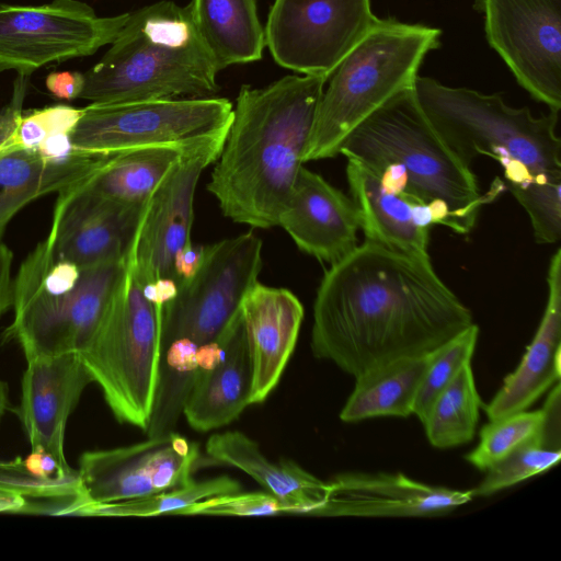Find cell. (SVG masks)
Masks as SVG:
<instances>
[{
  "mask_svg": "<svg viewBox=\"0 0 561 561\" xmlns=\"http://www.w3.org/2000/svg\"><path fill=\"white\" fill-rule=\"evenodd\" d=\"M472 323L431 261L366 240L319 285L311 351L356 378L396 358L432 354Z\"/></svg>",
  "mask_w": 561,
  "mask_h": 561,
  "instance_id": "cell-1",
  "label": "cell"
},
{
  "mask_svg": "<svg viewBox=\"0 0 561 561\" xmlns=\"http://www.w3.org/2000/svg\"><path fill=\"white\" fill-rule=\"evenodd\" d=\"M327 79L285 76L240 88L207 190L225 217L252 228L278 225L300 168Z\"/></svg>",
  "mask_w": 561,
  "mask_h": 561,
  "instance_id": "cell-2",
  "label": "cell"
},
{
  "mask_svg": "<svg viewBox=\"0 0 561 561\" xmlns=\"http://www.w3.org/2000/svg\"><path fill=\"white\" fill-rule=\"evenodd\" d=\"M262 240L253 232L203 247L197 270L161 308L158 385L150 427L173 431L191 389L259 282Z\"/></svg>",
  "mask_w": 561,
  "mask_h": 561,
  "instance_id": "cell-3",
  "label": "cell"
},
{
  "mask_svg": "<svg viewBox=\"0 0 561 561\" xmlns=\"http://www.w3.org/2000/svg\"><path fill=\"white\" fill-rule=\"evenodd\" d=\"M340 154L374 172L390 192L426 206L434 225L468 233L482 205L501 192L481 194L465 165L421 108L414 87L400 91L359 124Z\"/></svg>",
  "mask_w": 561,
  "mask_h": 561,
  "instance_id": "cell-4",
  "label": "cell"
},
{
  "mask_svg": "<svg viewBox=\"0 0 561 561\" xmlns=\"http://www.w3.org/2000/svg\"><path fill=\"white\" fill-rule=\"evenodd\" d=\"M218 72L188 7L161 0L128 14L104 56L83 73L79 98L91 103L208 98L219 90Z\"/></svg>",
  "mask_w": 561,
  "mask_h": 561,
  "instance_id": "cell-5",
  "label": "cell"
},
{
  "mask_svg": "<svg viewBox=\"0 0 561 561\" xmlns=\"http://www.w3.org/2000/svg\"><path fill=\"white\" fill-rule=\"evenodd\" d=\"M414 93L435 130L465 165L470 168L479 156L497 160L513 195L561 184L559 113L537 117L527 106L508 105L500 93L451 88L428 77L415 78Z\"/></svg>",
  "mask_w": 561,
  "mask_h": 561,
  "instance_id": "cell-6",
  "label": "cell"
},
{
  "mask_svg": "<svg viewBox=\"0 0 561 561\" xmlns=\"http://www.w3.org/2000/svg\"><path fill=\"white\" fill-rule=\"evenodd\" d=\"M126 257L80 266L38 242L14 278V316L2 342H18L26 360L81 354L105 318Z\"/></svg>",
  "mask_w": 561,
  "mask_h": 561,
  "instance_id": "cell-7",
  "label": "cell"
},
{
  "mask_svg": "<svg viewBox=\"0 0 561 561\" xmlns=\"http://www.w3.org/2000/svg\"><path fill=\"white\" fill-rule=\"evenodd\" d=\"M440 33L423 24L378 19L329 77L304 163L340 154L359 124L394 94L413 88L424 57L439 46Z\"/></svg>",
  "mask_w": 561,
  "mask_h": 561,
  "instance_id": "cell-8",
  "label": "cell"
},
{
  "mask_svg": "<svg viewBox=\"0 0 561 561\" xmlns=\"http://www.w3.org/2000/svg\"><path fill=\"white\" fill-rule=\"evenodd\" d=\"M144 285L127 253L105 318L80 356L115 419L146 432L158 385L162 306L147 298Z\"/></svg>",
  "mask_w": 561,
  "mask_h": 561,
  "instance_id": "cell-9",
  "label": "cell"
},
{
  "mask_svg": "<svg viewBox=\"0 0 561 561\" xmlns=\"http://www.w3.org/2000/svg\"><path fill=\"white\" fill-rule=\"evenodd\" d=\"M225 98H181L90 103L71 133L77 151L111 154L141 147L185 142L230 125Z\"/></svg>",
  "mask_w": 561,
  "mask_h": 561,
  "instance_id": "cell-10",
  "label": "cell"
},
{
  "mask_svg": "<svg viewBox=\"0 0 561 561\" xmlns=\"http://www.w3.org/2000/svg\"><path fill=\"white\" fill-rule=\"evenodd\" d=\"M129 13L100 16L79 0L0 5V72L30 76L53 61L93 55L111 44Z\"/></svg>",
  "mask_w": 561,
  "mask_h": 561,
  "instance_id": "cell-11",
  "label": "cell"
},
{
  "mask_svg": "<svg viewBox=\"0 0 561 561\" xmlns=\"http://www.w3.org/2000/svg\"><path fill=\"white\" fill-rule=\"evenodd\" d=\"M229 126L191 140L144 204L128 254L145 285L175 282V256L191 243L198 180L219 158Z\"/></svg>",
  "mask_w": 561,
  "mask_h": 561,
  "instance_id": "cell-12",
  "label": "cell"
},
{
  "mask_svg": "<svg viewBox=\"0 0 561 561\" xmlns=\"http://www.w3.org/2000/svg\"><path fill=\"white\" fill-rule=\"evenodd\" d=\"M377 20L370 0H275L265 46L279 66L328 80Z\"/></svg>",
  "mask_w": 561,
  "mask_h": 561,
  "instance_id": "cell-13",
  "label": "cell"
},
{
  "mask_svg": "<svg viewBox=\"0 0 561 561\" xmlns=\"http://www.w3.org/2000/svg\"><path fill=\"white\" fill-rule=\"evenodd\" d=\"M490 46L550 112L561 107V0H478Z\"/></svg>",
  "mask_w": 561,
  "mask_h": 561,
  "instance_id": "cell-14",
  "label": "cell"
},
{
  "mask_svg": "<svg viewBox=\"0 0 561 561\" xmlns=\"http://www.w3.org/2000/svg\"><path fill=\"white\" fill-rule=\"evenodd\" d=\"M199 458L198 445L174 431L130 446L85 451L78 470L85 503L77 513L90 504L134 501L185 485Z\"/></svg>",
  "mask_w": 561,
  "mask_h": 561,
  "instance_id": "cell-15",
  "label": "cell"
},
{
  "mask_svg": "<svg viewBox=\"0 0 561 561\" xmlns=\"http://www.w3.org/2000/svg\"><path fill=\"white\" fill-rule=\"evenodd\" d=\"M142 206L101 197L78 184L58 193L45 240L56 255L80 266L123 259L133 243Z\"/></svg>",
  "mask_w": 561,
  "mask_h": 561,
  "instance_id": "cell-16",
  "label": "cell"
},
{
  "mask_svg": "<svg viewBox=\"0 0 561 561\" xmlns=\"http://www.w3.org/2000/svg\"><path fill=\"white\" fill-rule=\"evenodd\" d=\"M322 517H422L447 514L472 500V490L428 485L402 473H340L330 481Z\"/></svg>",
  "mask_w": 561,
  "mask_h": 561,
  "instance_id": "cell-17",
  "label": "cell"
},
{
  "mask_svg": "<svg viewBox=\"0 0 561 561\" xmlns=\"http://www.w3.org/2000/svg\"><path fill=\"white\" fill-rule=\"evenodd\" d=\"M277 226L302 252L333 265L357 248L360 218L352 198L302 165Z\"/></svg>",
  "mask_w": 561,
  "mask_h": 561,
  "instance_id": "cell-18",
  "label": "cell"
},
{
  "mask_svg": "<svg viewBox=\"0 0 561 561\" xmlns=\"http://www.w3.org/2000/svg\"><path fill=\"white\" fill-rule=\"evenodd\" d=\"M26 363L16 415L31 448L50 453L70 470L64 453L66 424L92 378L78 353L38 356Z\"/></svg>",
  "mask_w": 561,
  "mask_h": 561,
  "instance_id": "cell-19",
  "label": "cell"
},
{
  "mask_svg": "<svg viewBox=\"0 0 561 561\" xmlns=\"http://www.w3.org/2000/svg\"><path fill=\"white\" fill-rule=\"evenodd\" d=\"M241 317L252 363L251 404L265 401L294 352L304 307L288 289L256 283L241 304Z\"/></svg>",
  "mask_w": 561,
  "mask_h": 561,
  "instance_id": "cell-20",
  "label": "cell"
},
{
  "mask_svg": "<svg viewBox=\"0 0 561 561\" xmlns=\"http://www.w3.org/2000/svg\"><path fill=\"white\" fill-rule=\"evenodd\" d=\"M251 392L252 363L240 308L222 333L215 357L198 374L183 415L195 431L220 428L251 404Z\"/></svg>",
  "mask_w": 561,
  "mask_h": 561,
  "instance_id": "cell-21",
  "label": "cell"
},
{
  "mask_svg": "<svg viewBox=\"0 0 561 561\" xmlns=\"http://www.w3.org/2000/svg\"><path fill=\"white\" fill-rule=\"evenodd\" d=\"M346 176L366 240L431 261L427 250L428 229L434 225L431 210L388 191L374 172L357 161L347 159Z\"/></svg>",
  "mask_w": 561,
  "mask_h": 561,
  "instance_id": "cell-22",
  "label": "cell"
},
{
  "mask_svg": "<svg viewBox=\"0 0 561 561\" xmlns=\"http://www.w3.org/2000/svg\"><path fill=\"white\" fill-rule=\"evenodd\" d=\"M548 299L536 335L517 368L485 405L489 420L527 410L560 380L561 353V250L551 256Z\"/></svg>",
  "mask_w": 561,
  "mask_h": 561,
  "instance_id": "cell-23",
  "label": "cell"
},
{
  "mask_svg": "<svg viewBox=\"0 0 561 561\" xmlns=\"http://www.w3.org/2000/svg\"><path fill=\"white\" fill-rule=\"evenodd\" d=\"M206 453L214 461L234 467L253 478L278 500L284 513L313 516L327 500L328 482L294 461H272L256 442L241 432L211 435L206 443Z\"/></svg>",
  "mask_w": 561,
  "mask_h": 561,
  "instance_id": "cell-24",
  "label": "cell"
},
{
  "mask_svg": "<svg viewBox=\"0 0 561 561\" xmlns=\"http://www.w3.org/2000/svg\"><path fill=\"white\" fill-rule=\"evenodd\" d=\"M115 154L80 153L67 161H50L37 150L15 149L1 153L0 238L8 222L26 204L89 181Z\"/></svg>",
  "mask_w": 561,
  "mask_h": 561,
  "instance_id": "cell-25",
  "label": "cell"
},
{
  "mask_svg": "<svg viewBox=\"0 0 561 561\" xmlns=\"http://www.w3.org/2000/svg\"><path fill=\"white\" fill-rule=\"evenodd\" d=\"M187 7L219 71L262 58L265 34L256 0H192Z\"/></svg>",
  "mask_w": 561,
  "mask_h": 561,
  "instance_id": "cell-26",
  "label": "cell"
},
{
  "mask_svg": "<svg viewBox=\"0 0 561 561\" xmlns=\"http://www.w3.org/2000/svg\"><path fill=\"white\" fill-rule=\"evenodd\" d=\"M435 353L396 358L356 377L341 420L352 423L376 416L405 417L413 413L420 385Z\"/></svg>",
  "mask_w": 561,
  "mask_h": 561,
  "instance_id": "cell-27",
  "label": "cell"
},
{
  "mask_svg": "<svg viewBox=\"0 0 561 561\" xmlns=\"http://www.w3.org/2000/svg\"><path fill=\"white\" fill-rule=\"evenodd\" d=\"M190 141L118 152L83 186L101 197L142 206Z\"/></svg>",
  "mask_w": 561,
  "mask_h": 561,
  "instance_id": "cell-28",
  "label": "cell"
},
{
  "mask_svg": "<svg viewBox=\"0 0 561 561\" xmlns=\"http://www.w3.org/2000/svg\"><path fill=\"white\" fill-rule=\"evenodd\" d=\"M545 420L540 431L512 454L485 472L480 484L472 490L476 496H488L510 488L556 466L561 458L560 383L548 396Z\"/></svg>",
  "mask_w": 561,
  "mask_h": 561,
  "instance_id": "cell-29",
  "label": "cell"
},
{
  "mask_svg": "<svg viewBox=\"0 0 561 561\" xmlns=\"http://www.w3.org/2000/svg\"><path fill=\"white\" fill-rule=\"evenodd\" d=\"M480 407L481 400L469 362L432 403L422 423L428 442L437 448L469 443L476 432Z\"/></svg>",
  "mask_w": 561,
  "mask_h": 561,
  "instance_id": "cell-30",
  "label": "cell"
},
{
  "mask_svg": "<svg viewBox=\"0 0 561 561\" xmlns=\"http://www.w3.org/2000/svg\"><path fill=\"white\" fill-rule=\"evenodd\" d=\"M240 489L239 482L227 476L199 482L192 480L185 485L139 500L90 504L82 507L77 516L152 517L164 514H182L197 502L217 495L236 493Z\"/></svg>",
  "mask_w": 561,
  "mask_h": 561,
  "instance_id": "cell-31",
  "label": "cell"
},
{
  "mask_svg": "<svg viewBox=\"0 0 561 561\" xmlns=\"http://www.w3.org/2000/svg\"><path fill=\"white\" fill-rule=\"evenodd\" d=\"M543 420V409L491 420L482 427L479 444L466 459L479 470L486 471L536 435Z\"/></svg>",
  "mask_w": 561,
  "mask_h": 561,
  "instance_id": "cell-32",
  "label": "cell"
},
{
  "mask_svg": "<svg viewBox=\"0 0 561 561\" xmlns=\"http://www.w3.org/2000/svg\"><path fill=\"white\" fill-rule=\"evenodd\" d=\"M478 335L479 328L472 323L436 351L413 405V414L421 423L436 397L455 379L465 364L471 362Z\"/></svg>",
  "mask_w": 561,
  "mask_h": 561,
  "instance_id": "cell-33",
  "label": "cell"
},
{
  "mask_svg": "<svg viewBox=\"0 0 561 561\" xmlns=\"http://www.w3.org/2000/svg\"><path fill=\"white\" fill-rule=\"evenodd\" d=\"M284 513L278 500L268 492L213 496L186 508L182 515L270 516Z\"/></svg>",
  "mask_w": 561,
  "mask_h": 561,
  "instance_id": "cell-34",
  "label": "cell"
},
{
  "mask_svg": "<svg viewBox=\"0 0 561 561\" xmlns=\"http://www.w3.org/2000/svg\"><path fill=\"white\" fill-rule=\"evenodd\" d=\"M58 133H65V123L55 106L34 110L22 116L12 150H36L48 136Z\"/></svg>",
  "mask_w": 561,
  "mask_h": 561,
  "instance_id": "cell-35",
  "label": "cell"
},
{
  "mask_svg": "<svg viewBox=\"0 0 561 561\" xmlns=\"http://www.w3.org/2000/svg\"><path fill=\"white\" fill-rule=\"evenodd\" d=\"M28 76L19 75L14 81L10 102L0 110V154L11 151L22 119V105L26 94Z\"/></svg>",
  "mask_w": 561,
  "mask_h": 561,
  "instance_id": "cell-36",
  "label": "cell"
},
{
  "mask_svg": "<svg viewBox=\"0 0 561 561\" xmlns=\"http://www.w3.org/2000/svg\"><path fill=\"white\" fill-rule=\"evenodd\" d=\"M23 463L30 473L44 480L78 476V470L64 468L50 453L39 448L32 449L31 454L23 460Z\"/></svg>",
  "mask_w": 561,
  "mask_h": 561,
  "instance_id": "cell-37",
  "label": "cell"
},
{
  "mask_svg": "<svg viewBox=\"0 0 561 561\" xmlns=\"http://www.w3.org/2000/svg\"><path fill=\"white\" fill-rule=\"evenodd\" d=\"M45 83L54 96L71 101L80 96L84 76L79 71H54L47 76Z\"/></svg>",
  "mask_w": 561,
  "mask_h": 561,
  "instance_id": "cell-38",
  "label": "cell"
},
{
  "mask_svg": "<svg viewBox=\"0 0 561 561\" xmlns=\"http://www.w3.org/2000/svg\"><path fill=\"white\" fill-rule=\"evenodd\" d=\"M36 150L50 161H67L82 153L75 149L70 133H58L48 136Z\"/></svg>",
  "mask_w": 561,
  "mask_h": 561,
  "instance_id": "cell-39",
  "label": "cell"
},
{
  "mask_svg": "<svg viewBox=\"0 0 561 561\" xmlns=\"http://www.w3.org/2000/svg\"><path fill=\"white\" fill-rule=\"evenodd\" d=\"M13 253L0 238V316L13 307L14 279L11 276Z\"/></svg>",
  "mask_w": 561,
  "mask_h": 561,
  "instance_id": "cell-40",
  "label": "cell"
},
{
  "mask_svg": "<svg viewBox=\"0 0 561 561\" xmlns=\"http://www.w3.org/2000/svg\"><path fill=\"white\" fill-rule=\"evenodd\" d=\"M203 247L185 245L175 256L174 276L175 283L190 277L198 267L202 260Z\"/></svg>",
  "mask_w": 561,
  "mask_h": 561,
  "instance_id": "cell-41",
  "label": "cell"
},
{
  "mask_svg": "<svg viewBox=\"0 0 561 561\" xmlns=\"http://www.w3.org/2000/svg\"><path fill=\"white\" fill-rule=\"evenodd\" d=\"M0 513L37 514L34 504L25 496L10 491L0 490Z\"/></svg>",
  "mask_w": 561,
  "mask_h": 561,
  "instance_id": "cell-42",
  "label": "cell"
},
{
  "mask_svg": "<svg viewBox=\"0 0 561 561\" xmlns=\"http://www.w3.org/2000/svg\"><path fill=\"white\" fill-rule=\"evenodd\" d=\"M9 407V388L7 382L0 379V420Z\"/></svg>",
  "mask_w": 561,
  "mask_h": 561,
  "instance_id": "cell-43",
  "label": "cell"
}]
</instances>
